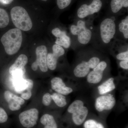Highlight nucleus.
I'll return each instance as SVG.
<instances>
[{"instance_id": "obj_1", "label": "nucleus", "mask_w": 128, "mask_h": 128, "mask_svg": "<svg viewBox=\"0 0 128 128\" xmlns=\"http://www.w3.org/2000/svg\"><path fill=\"white\" fill-rule=\"evenodd\" d=\"M118 17L106 15L95 26L91 45L96 50L109 54L115 40L117 19Z\"/></svg>"}, {"instance_id": "obj_2", "label": "nucleus", "mask_w": 128, "mask_h": 128, "mask_svg": "<svg viewBox=\"0 0 128 128\" xmlns=\"http://www.w3.org/2000/svg\"><path fill=\"white\" fill-rule=\"evenodd\" d=\"M76 56L71 68L72 74L78 78L86 77L107 56V54L96 50L90 45L76 51Z\"/></svg>"}, {"instance_id": "obj_3", "label": "nucleus", "mask_w": 128, "mask_h": 128, "mask_svg": "<svg viewBox=\"0 0 128 128\" xmlns=\"http://www.w3.org/2000/svg\"><path fill=\"white\" fill-rule=\"evenodd\" d=\"M69 25V32L71 39V48L74 51L90 44L95 26L94 21L74 19Z\"/></svg>"}, {"instance_id": "obj_4", "label": "nucleus", "mask_w": 128, "mask_h": 128, "mask_svg": "<svg viewBox=\"0 0 128 128\" xmlns=\"http://www.w3.org/2000/svg\"><path fill=\"white\" fill-rule=\"evenodd\" d=\"M102 0H91L79 6L72 20L85 19L94 21L103 7Z\"/></svg>"}, {"instance_id": "obj_5", "label": "nucleus", "mask_w": 128, "mask_h": 128, "mask_svg": "<svg viewBox=\"0 0 128 128\" xmlns=\"http://www.w3.org/2000/svg\"><path fill=\"white\" fill-rule=\"evenodd\" d=\"M22 41L21 30L14 28L8 31L1 38L6 52L10 55L17 52L20 48Z\"/></svg>"}, {"instance_id": "obj_6", "label": "nucleus", "mask_w": 128, "mask_h": 128, "mask_svg": "<svg viewBox=\"0 0 128 128\" xmlns=\"http://www.w3.org/2000/svg\"><path fill=\"white\" fill-rule=\"evenodd\" d=\"M11 16L16 27L24 31L31 30L32 23L30 16L24 8L20 6L14 7L10 12Z\"/></svg>"}, {"instance_id": "obj_7", "label": "nucleus", "mask_w": 128, "mask_h": 128, "mask_svg": "<svg viewBox=\"0 0 128 128\" xmlns=\"http://www.w3.org/2000/svg\"><path fill=\"white\" fill-rule=\"evenodd\" d=\"M67 112L71 114L73 123L76 126H80L84 122L89 113L84 102L79 99L73 101L68 107Z\"/></svg>"}, {"instance_id": "obj_8", "label": "nucleus", "mask_w": 128, "mask_h": 128, "mask_svg": "<svg viewBox=\"0 0 128 128\" xmlns=\"http://www.w3.org/2000/svg\"><path fill=\"white\" fill-rule=\"evenodd\" d=\"M110 60L106 56L86 76L89 84H96L101 82L104 76L110 71Z\"/></svg>"}, {"instance_id": "obj_9", "label": "nucleus", "mask_w": 128, "mask_h": 128, "mask_svg": "<svg viewBox=\"0 0 128 128\" xmlns=\"http://www.w3.org/2000/svg\"><path fill=\"white\" fill-rule=\"evenodd\" d=\"M117 60H128V42L115 39L109 52Z\"/></svg>"}, {"instance_id": "obj_10", "label": "nucleus", "mask_w": 128, "mask_h": 128, "mask_svg": "<svg viewBox=\"0 0 128 128\" xmlns=\"http://www.w3.org/2000/svg\"><path fill=\"white\" fill-rule=\"evenodd\" d=\"M36 60L32 64V70L36 71L39 66L41 71L47 72L48 69L47 65L48 50L47 47L44 45L38 46L36 49Z\"/></svg>"}, {"instance_id": "obj_11", "label": "nucleus", "mask_w": 128, "mask_h": 128, "mask_svg": "<svg viewBox=\"0 0 128 128\" xmlns=\"http://www.w3.org/2000/svg\"><path fill=\"white\" fill-rule=\"evenodd\" d=\"M51 32L55 38L56 44L62 46L66 50L71 48V39L69 32L66 29L57 27L52 28Z\"/></svg>"}, {"instance_id": "obj_12", "label": "nucleus", "mask_w": 128, "mask_h": 128, "mask_svg": "<svg viewBox=\"0 0 128 128\" xmlns=\"http://www.w3.org/2000/svg\"><path fill=\"white\" fill-rule=\"evenodd\" d=\"M52 51L48 53L47 65L48 69L54 70L57 68L59 59L65 55L66 50L62 46L54 44L52 46Z\"/></svg>"}, {"instance_id": "obj_13", "label": "nucleus", "mask_w": 128, "mask_h": 128, "mask_svg": "<svg viewBox=\"0 0 128 128\" xmlns=\"http://www.w3.org/2000/svg\"><path fill=\"white\" fill-rule=\"evenodd\" d=\"M116 100L114 96L111 94L102 95L97 98L95 101V107L99 112L110 111L114 107Z\"/></svg>"}, {"instance_id": "obj_14", "label": "nucleus", "mask_w": 128, "mask_h": 128, "mask_svg": "<svg viewBox=\"0 0 128 128\" xmlns=\"http://www.w3.org/2000/svg\"><path fill=\"white\" fill-rule=\"evenodd\" d=\"M38 114L39 112L36 108H31L20 114L19 115V121L24 128H32L37 124Z\"/></svg>"}, {"instance_id": "obj_15", "label": "nucleus", "mask_w": 128, "mask_h": 128, "mask_svg": "<svg viewBox=\"0 0 128 128\" xmlns=\"http://www.w3.org/2000/svg\"><path fill=\"white\" fill-rule=\"evenodd\" d=\"M28 58L25 54L18 56L14 64L10 66L9 72L12 75L16 77H21L25 74V66L27 64Z\"/></svg>"}, {"instance_id": "obj_16", "label": "nucleus", "mask_w": 128, "mask_h": 128, "mask_svg": "<svg viewBox=\"0 0 128 128\" xmlns=\"http://www.w3.org/2000/svg\"><path fill=\"white\" fill-rule=\"evenodd\" d=\"M115 39L128 42V16L118 18Z\"/></svg>"}, {"instance_id": "obj_17", "label": "nucleus", "mask_w": 128, "mask_h": 128, "mask_svg": "<svg viewBox=\"0 0 128 128\" xmlns=\"http://www.w3.org/2000/svg\"><path fill=\"white\" fill-rule=\"evenodd\" d=\"M128 0H110L109 10L106 15L119 17L128 9Z\"/></svg>"}, {"instance_id": "obj_18", "label": "nucleus", "mask_w": 128, "mask_h": 128, "mask_svg": "<svg viewBox=\"0 0 128 128\" xmlns=\"http://www.w3.org/2000/svg\"><path fill=\"white\" fill-rule=\"evenodd\" d=\"M4 97L8 104L9 109L12 111H17L20 109L21 105L25 103V100L9 91L4 92Z\"/></svg>"}, {"instance_id": "obj_19", "label": "nucleus", "mask_w": 128, "mask_h": 128, "mask_svg": "<svg viewBox=\"0 0 128 128\" xmlns=\"http://www.w3.org/2000/svg\"><path fill=\"white\" fill-rule=\"evenodd\" d=\"M52 89L57 93L64 96L71 94L73 91L71 87L66 86L62 78L59 77L53 78L50 81Z\"/></svg>"}, {"instance_id": "obj_20", "label": "nucleus", "mask_w": 128, "mask_h": 128, "mask_svg": "<svg viewBox=\"0 0 128 128\" xmlns=\"http://www.w3.org/2000/svg\"><path fill=\"white\" fill-rule=\"evenodd\" d=\"M115 89L116 85L114 82V78L113 77L108 78L98 87V93L101 95H105L114 90Z\"/></svg>"}, {"instance_id": "obj_21", "label": "nucleus", "mask_w": 128, "mask_h": 128, "mask_svg": "<svg viewBox=\"0 0 128 128\" xmlns=\"http://www.w3.org/2000/svg\"><path fill=\"white\" fill-rule=\"evenodd\" d=\"M34 86V82L30 79H25L19 81L17 84V90L21 93L28 91H31Z\"/></svg>"}, {"instance_id": "obj_22", "label": "nucleus", "mask_w": 128, "mask_h": 128, "mask_svg": "<svg viewBox=\"0 0 128 128\" xmlns=\"http://www.w3.org/2000/svg\"><path fill=\"white\" fill-rule=\"evenodd\" d=\"M40 122L43 125H44V128H58L54 118L50 114H44L41 117Z\"/></svg>"}, {"instance_id": "obj_23", "label": "nucleus", "mask_w": 128, "mask_h": 128, "mask_svg": "<svg viewBox=\"0 0 128 128\" xmlns=\"http://www.w3.org/2000/svg\"><path fill=\"white\" fill-rule=\"evenodd\" d=\"M51 96L53 100L59 107H64L67 104L66 98L64 95L56 92L53 93Z\"/></svg>"}, {"instance_id": "obj_24", "label": "nucleus", "mask_w": 128, "mask_h": 128, "mask_svg": "<svg viewBox=\"0 0 128 128\" xmlns=\"http://www.w3.org/2000/svg\"><path fill=\"white\" fill-rule=\"evenodd\" d=\"M9 22L8 14L4 9L0 8V28L6 27Z\"/></svg>"}, {"instance_id": "obj_25", "label": "nucleus", "mask_w": 128, "mask_h": 128, "mask_svg": "<svg viewBox=\"0 0 128 128\" xmlns=\"http://www.w3.org/2000/svg\"><path fill=\"white\" fill-rule=\"evenodd\" d=\"M72 1L73 0H57L56 3L58 8L63 10L68 7Z\"/></svg>"}, {"instance_id": "obj_26", "label": "nucleus", "mask_w": 128, "mask_h": 128, "mask_svg": "<svg viewBox=\"0 0 128 128\" xmlns=\"http://www.w3.org/2000/svg\"><path fill=\"white\" fill-rule=\"evenodd\" d=\"M51 95L48 92L44 95L42 98V103L44 106H48L50 105L52 100Z\"/></svg>"}, {"instance_id": "obj_27", "label": "nucleus", "mask_w": 128, "mask_h": 128, "mask_svg": "<svg viewBox=\"0 0 128 128\" xmlns=\"http://www.w3.org/2000/svg\"><path fill=\"white\" fill-rule=\"evenodd\" d=\"M118 66L121 70L128 72V60H118Z\"/></svg>"}, {"instance_id": "obj_28", "label": "nucleus", "mask_w": 128, "mask_h": 128, "mask_svg": "<svg viewBox=\"0 0 128 128\" xmlns=\"http://www.w3.org/2000/svg\"><path fill=\"white\" fill-rule=\"evenodd\" d=\"M8 117L6 112L2 108H0V123L6 122Z\"/></svg>"}, {"instance_id": "obj_29", "label": "nucleus", "mask_w": 128, "mask_h": 128, "mask_svg": "<svg viewBox=\"0 0 128 128\" xmlns=\"http://www.w3.org/2000/svg\"><path fill=\"white\" fill-rule=\"evenodd\" d=\"M32 96L31 91H28L25 92H22L21 94V96L22 98L25 100H28L30 99Z\"/></svg>"}, {"instance_id": "obj_30", "label": "nucleus", "mask_w": 128, "mask_h": 128, "mask_svg": "<svg viewBox=\"0 0 128 128\" xmlns=\"http://www.w3.org/2000/svg\"><path fill=\"white\" fill-rule=\"evenodd\" d=\"M91 128H105L102 124L101 123L98 122L96 121Z\"/></svg>"}, {"instance_id": "obj_31", "label": "nucleus", "mask_w": 128, "mask_h": 128, "mask_svg": "<svg viewBox=\"0 0 128 128\" xmlns=\"http://www.w3.org/2000/svg\"><path fill=\"white\" fill-rule=\"evenodd\" d=\"M13 0H0V2L5 4H9L13 2Z\"/></svg>"}, {"instance_id": "obj_32", "label": "nucleus", "mask_w": 128, "mask_h": 128, "mask_svg": "<svg viewBox=\"0 0 128 128\" xmlns=\"http://www.w3.org/2000/svg\"><path fill=\"white\" fill-rule=\"evenodd\" d=\"M41 0L43 1L46 2L48 0Z\"/></svg>"}]
</instances>
